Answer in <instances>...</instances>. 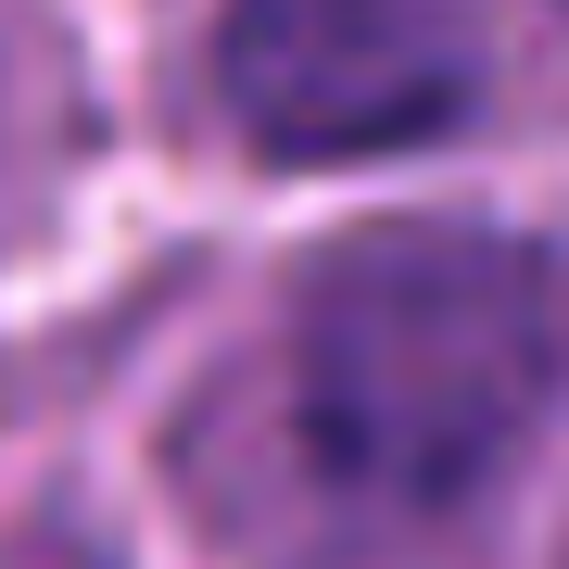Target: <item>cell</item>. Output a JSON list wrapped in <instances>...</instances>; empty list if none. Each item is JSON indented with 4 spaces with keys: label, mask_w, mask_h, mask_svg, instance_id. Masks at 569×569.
Returning <instances> with one entry per match:
<instances>
[{
    "label": "cell",
    "mask_w": 569,
    "mask_h": 569,
    "mask_svg": "<svg viewBox=\"0 0 569 569\" xmlns=\"http://www.w3.org/2000/svg\"><path fill=\"white\" fill-rule=\"evenodd\" d=\"M493 26L481 0H228L216 102L266 164H367L481 114Z\"/></svg>",
    "instance_id": "2"
},
{
    "label": "cell",
    "mask_w": 569,
    "mask_h": 569,
    "mask_svg": "<svg viewBox=\"0 0 569 569\" xmlns=\"http://www.w3.org/2000/svg\"><path fill=\"white\" fill-rule=\"evenodd\" d=\"M569 406V241L355 228L291 305V430L367 507H468Z\"/></svg>",
    "instance_id": "1"
},
{
    "label": "cell",
    "mask_w": 569,
    "mask_h": 569,
    "mask_svg": "<svg viewBox=\"0 0 569 569\" xmlns=\"http://www.w3.org/2000/svg\"><path fill=\"white\" fill-rule=\"evenodd\" d=\"M0 569H114V557L89 545V531H26V545L0 557Z\"/></svg>",
    "instance_id": "3"
}]
</instances>
